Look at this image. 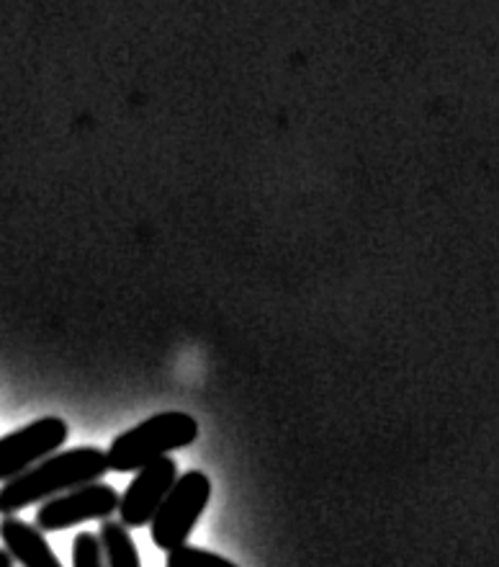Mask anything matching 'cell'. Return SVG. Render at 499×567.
Segmentation results:
<instances>
[{
	"label": "cell",
	"mask_w": 499,
	"mask_h": 567,
	"mask_svg": "<svg viewBox=\"0 0 499 567\" xmlns=\"http://www.w3.org/2000/svg\"><path fill=\"white\" fill-rule=\"evenodd\" d=\"M108 470L106 452L96 446H77L60 454L54 452L0 487V514L13 516L37 503L58 498L73 487L98 483Z\"/></svg>",
	"instance_id": "1"
},
{
	"label": "cell",
	"mask_w": 499,
	"mask_h": 567,
	"mask_svg": "<svg viewBox=\"0 0 499 567\" xmlns=\"http://www.w3.org/2000/svg\"><path fill=\"white\" fill-rule=\"evenodd\" d=\"M199 423L188 413H160L134 425L108 446V467L114 472H139L176 449L194 444Z\"/></svg>",
	"instance_id": "2"
},
{
	"label": "cell",
	"mask_w": 499,
	"mask_h": 567,
	"mask_svg": "<svg viewBox=\"0 0 499 567\" xmlns=\"http://www.w3.org/2000/svg\"><path fill=\"white\" fill-rule=\"evenodd\" d=\"M211 501V483L204 472H186L170 487L168 498L153 518V542L163 553L184 547Z\"/></svg>",
	"instance_id": "3"
},
{
	"label": "cell",
	"mask_w": 499,
	"mask_h": 567,
	"mask_svg": "<svg viewBox=\"0 0 499 567\" xmlns=\"http://www.w3.org/2000/svg\"><path fill=\"white\" fill-rule=\"evenodd\" d=\"M118 493L106 483H91L73 487V491L50 498L37 511V526L46 532H62L83 522H108V516L118 511Z\"/></svg>",
	"instance_id": "4"
},
{
	"label": "cell",
	"mask_w": 499,
	"mask_h": 567,
	"mask_svg": "<svg viewBox=\"0 0 499 567\" xmlns=\"http://www.w3.org/2000/svg\"><path fill=\"white\" fill-rule=\"evenodd\" d=\"M67 436L70 429L62 419H42L0 436V483L19 477L21 472L52 456Z\"/></svg>",
	"instance_id": "5"
},
{
	"label": "cell",
	"mask_w": 499,
	"mask_h": 567,
	"mask_svg": "<svg viewBox=\"0 0 499 567\" xmlns=\"http://www.w3.org/2000/svg\"><path fill=\"white\" fill-rule=\"evenodd\" d=\"M176 480L178 467L170 454L147 464L145 470H139L137 477L132 480V485L126 487L122 501H118V516H122V524L126 529H142V526L153 524L157 508L168 498Z\"/></svg>",
	"instance_id": "6"
},
{
	"label": "cell",
	"mask_w": 499,
	"mask_h": 567,
	"mask_svg": "<svg viewBox=\"0 0 499 567\" xmlns=\"http://www.w3.org/2000/svg\"><path fill=\"white\" fill-rule=\"evenodd\" d=\"M0 542H3L6 553L13 557V563H19L21 567H62L44 532L39 526L21 522V518L3 516Z\"/></svg>",
	"instance_id": "7"
},
{
	"label": "cell",
	"mask_w": 499,
	"mask_h": 567,
	"mask_svg": "<svg viewBox=\"0 0 499 567\" xmlns=\"http://www.w3.org/2000/svg\"><path fill=\"white\" fill-rule=\"evenodd\" d=\"M101 545L106 567H142L137 545H134L129 529L122 522H103Z\"/></svg>",
	"instance_id": "8"
},
{
	"label": "cell",
	"mask_w": 499,
	"mask_h": 567,
	"mask_svg": "<svg viewBox=\"0 0 499 567\" xmlns=\"http://www.w3.org/2000/svg\"><path fill=\"white\" fill-rule=\"evenodd\" d=\"M168 567H237V565L225 560V557L209 553V549L184 545L168 553Z\"/></svg>",
	"instance_id": "9"
},
{
	"label": "cell",
	"mask_w": 499,
	"mask_h": 567,
	"mask_svg": "<svg viewBox=\"0 0 499 567\" xmlns=\"http://www.w3.org/2000/svg\"><path fill=\"white\" fill-rule=\"evenodd\" d=\"M73 567H106L101 537L81 532L73 542Z\"/></svg>",
	"instance_id": "10"
},
{
	"label": "cell",
	"mask_w": 499,
	"mask_h": 567,
	"mask_svg": "<svg viewBox=\"0 0 499 567\" xmlns=\"http://www.w3.org/2000/svg\"><path fill=\"white\" fill-rule=\"evenodd\" d=\"M0 567H13V557L6 549H0Z\"/></svg>",
	"instance_id": "11"
}]
</instances>
